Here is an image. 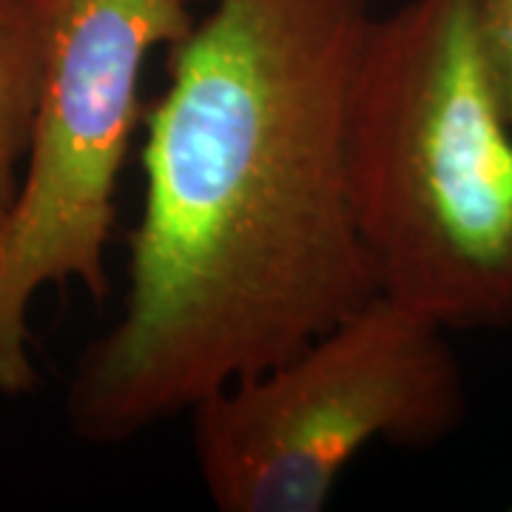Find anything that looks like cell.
Here are the masks:
<instances>
[{
    "mask_svg": "<svg viewBox=\"0 0 512 512\" xmlns=\"http://www.w3.org/2000/svg\"><path fill=\"white\" fill-rule=\"evenodd\" d=\"M373 18L370 0H214L165 49L123 311L66 393L77 439H137L379 296L348 200Z\"/></svg>",
    "mask_w": 512,
    "mask_h": 512,
    "instance_id": "1",
    "label": "cell"
},
{
    "mask_svg": "<svg viewBox=\"0 0 512 512\" xmlns=\"http://www.w3.org/2000/svg\"><path fill=\"white\" fill-rule=\"evenodd\" d=\"M348 200L382 296L444 330L512 325V123L470 0L373 18L348 109Z\"/></svg>",
    "mask_w": 512,
    "mask_h": 512,
    "instance_id": "2",
    "label": "cell"
},
{
    "mask_svg": "<svg viewBox=\"0 0 512 512\" xmlns=\"http://www.w3.org/2000/svg\"><path fill=\"white\" fill-rule=\"evenodd\" d=\"M447 333L379 293L282 362L208 393L188 416L211 504L322 512L370 444L450 439L470 404Z\"/></svg>",
    "mask_w": 512,
    "mask_h": 512,
    "instance_id": "3",
    "label": "cell"
},
{
    "mask_svg": "<svg viewBox=\"0 0 512 512\" xmlns=\"http://www.w3.org/2000/svg\"><path fill=\"white\" fill-rule=\"evenodd\" d=\"M46 55L18 197L0 225V393L37 384L29 308L43 288L109 296L117 188L143 126L154 49L197 23L188 0H43Z\"/></svg>",
    "mask_w": 512,
    "mask_h": 512,
    "instance_id": "4",
    "label": "cell"
},
{
    "mask_svg": "<svg viewBox=\"0 0 512 512\" xmlns=\"http://www.w3.org/2000/svg\"><path fill=\"white\" fill-rule=\"evenodd\" d=\"M46 55L43 0H0V225L18 197Z\"/></svg>",
    "mask_w": 512,
    "mask_h": 512,
    "instance_id": "5",
    "label": "cell"
},
{
    "mask_svg": "<svg viewBox=\"0 0 512 512\" xmlns=\"http://www.w3.org/2000/svg\"><path fill=\"white\" fill-rule=\"evenodd\" d=\"M478 40L512 123V0H470Z\"/></svg>",
    "mask_w": 512,
    "mask_h": 512,
    "instance_id": "6",
    "label": "cell"
}]
</instances>
